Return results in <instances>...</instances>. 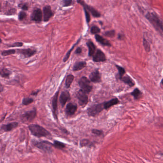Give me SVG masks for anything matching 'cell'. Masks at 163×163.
<instances>
[{"label":"cell","instance_id":"7c38bea8","mask_svg":"<svg viewBox=\"0 0 163 163\" xmlns=\"http://www.w3.org/2000/svg\"><path fill=\"white\" fill-rule=\"evenodd\" d=\"M77 104L74 103H69L67 105L66 108V114L68 116H71L74 114L77 111Z\"/></svg>","mask_w":163,"mask_h":163},{"label":"cell","instance_id":"9a60e30c","mask_svg":"<svg viewBox=\"0 0 163 163\" xmlns=\"http://www.w3.org/2000/svg\"><path fill=\"white\" fill-rule=\"evenodd\" d=\"M70 98V94L67 90L62 91L59 98V102H61L62 107H63L66 103L67 102L69 101Z\"/></svg>","mask_w":163,"mask_h":163},{"label":"cell","instance_id":"f1b7e54d","mask_svg":"<svg viewBox=\"0 0 163 163\" xmlns=\"http://www.w3.org/2000/svg\"><path fill=\"white\" fill-rule=\"evenodd\" d=\"M16 50L14 49H10L8 50H4L1 53V55L3 56H7L13 55L16 53Z\"/></svg>","mask_w":163,"mask_h":163},{"label":"cell","instance_id":"7bdbcfd3","mask_svg":"<svg viewBox=\"0 0 163 163\" xmlns=\"http://www.w3.org/2000/svg\"><path fill=\"white\" fill-rule=\"evenodd\" d=\"M161 83L163 85V79H162V82H161Z\"/></svg>","mask_w":163,"mask_h":163},{"label":"cell","instance_id":"30bf717a","mask_svg":"<svg viewBox=\"0 0 163 163\" xmlns=\"http://www.w3.org/2000/svg\"><path fill=\"white\" fill-rule=\"evenodd\" d=\"M58 94L59 91L56 92V94H55L53 98L52 102V111H53V114L54 117V119L57 120L58 119V116H57V107H58Z\"/></svg>","mask_w":163,"mask_h":163},{"label":"cell","instance_id":"b9f144b4","mask_svg":"<svg viewBox=\"0 0 163 163\" xmlns=\"http://www.w3.org/2000/svg\"><path fill=\"white\" fill-rule=\"evenodd\" d=\"M39 90H37V91H33V92L31 93V94L32 95H37V94H38V92H39Z\"/></svg>","mask_w":163,"mask_h":163},{"label":"cell","instance_id":"7402d4cb","mask_svg":"<svg viewBox=\"0 0 163 163\" xmlns=\"http://www.w3.org/2000/svg\"><path fill=\"white\" fill-rule=\"evenodd\" d=\"M121 79L123 82L127 84L128 85H129L130 87L134 86V85H135V82H134V81L129 76L123 77Z\"/></svg>","mask_w":163,"mask_h":163},{"label":"cell","instance_id":"44dd1931","mask_svg":"<svg viewBox=\"0 0 163 163\" xmlns=\"http://www.w3.org/2000/svg\"><path fill=\"white\" fill-rule=\"evenodd\" d=\"M119 102V99L117 98L113 99L108 102H105L103 103L104 109L107 110V109H109L112 106L118 104Z\"/></svg>","mask_w":163,"mask_h":163},{"label":"cell","instance_id":"8fae6325","mask_svg":"<svg viewBox=\"0 0 163 163\" xmlns=\"http://www.w3.org/2000/svg\"><path fill=\"white\" fill-rule=\"evenodd\" d=\"M106 61V58L104 53L101 51V50H98L96 53L94 55L93 61L95 62H104Z\"/></svg>","mask_w":163,"mask_h":163},{"label":"cell","instance_id":"ba28073f","mask_svg":"<svg viewBox=\"0 0 163 163\" xmlns=\"http://www.w3.org/2000/svg\"><path fill=\"white\" fill-rule=\"evenodd\" d=\"M77 1L79 4L82 5V6L86 7L87 9V11L91 13L93 16L94 17H99L101 16V14L99 12H98L96 9H95L93 7H91L89 5L86 4L84 1H83L82 0H78Z\"/></svg>","mask_w":163,"mask_h":163},{"label":"cell","instance_id":"7a4b0ae2","mask_svg":"<svg viewBox=\"0 0 163 163\" xmlns=\"http://www.w3.org/2000/svg\"><path fill=\"white\" fill-rule=\"evenodd\" d=\"M28 128L32 135L38 138L46 137L50 135L46 129L37 124H31L29 126Z\"/></svg>","mask_w":163,"mask_h":163},{"label":"cell","instance_id":"d590c367","mask_svg":"<svg viewBox=\"0 0 163 163\" xmlns=\"http://www.w3.org/2000/svg\"><path fill=\"white\" fill-rule=\"evenodd\" d=\"M26 13L24 12V11H21V12H20V13H19L18 19H19V20L22 21L26 18Z\"/></svg>","mask_w":163,"mask_h":163},{"label":"cell","instance_id":"836d02e7","mask_svg":"<svg viewBox=\"0 0 163 163\" xmlns=\"http://www.w3.org/2000/svg\"><path fill=\"white\" fill-rule=\"evenodd\" d=\"M83 7V8H84V12H85V18L86 19V22H87V24H89L90 22V13H89L87 10V9L84 6Z\"/></svg>","mask_w":163,"mask_h":163},{"label":"cell","instance_id":"d6a6232c","mask_svg":"<svg viewBox=\"0 0 163 163\" xmlns=\"http://www.w3.org/2000/svg\"><path fill=\"white\" fill-rule=\"evenodd\" d=\"M101 30L97 26H93L90 29V32L92 34H96L99 33Z\"/></svg>","mask_w":163,"mask_h":163},{"label":"cell","instance_id":"f35d334b","mask_svg":"<svg viewBox=\"0 0 163 163\" xmlns=\"http://www.w3.org/2000/svg\"><path fill=\"white\" fill-rule=\"evenodd\" d=\"M22 45H23V44L22 43L16 42L12 45H8V46L9 47H20V46H22Z\"/></svg>","mask_w":163,"mask_h":163},{"label":"cell","instance_id":"3957f363","mask_svg":"<svg viewBox=\"0 0 163 163\" xmlns=\"http://www.w3.org/2000/svg\"><path fill=\"white\" fill-rule=\"evenodd\" d=\"M34 144L35 147L41 149L45 152H51L52 151V147H53V144L46 141H34Z\"/></svg>","mask_w":163,"mask_h":163},{"label":"cell","instance_id":"4dcf8cb0","mask_svg":"<svg viewBox=\"0 0 163 163\" xmlns=\"http://www.w3.org/2000/svg\"><path fill=\"white\" fill-rule=\"evenodd\" d=\"M34 99L30 98H25L22 99V104L24 106H27L33 102Z\"/></svg>","mask_w":163,"mask_h":163},{"label":"cell","instance_id":"ffe728a7","mask_svg":"<svg viewBox=\"0 0 163 163\" xmlns=\"http://www.w3.org/2000/svg\"><path fill=\"white\" fill-rule=\"evenodd\" d=\"M87 63L85 61L77 62L74 65L73 70L74 71H78L84 69L86 67Z\"/></svg>","mask_w":163,"mask_h":163},{"label":"cell","instance_id":"4fadbf2b","mask_svg":"<svg viewBox=\"0 0 163 163\" xmlns=\"http://www.w3.org/2000/svg\"><path fill=\"white\" fill-rule=\"evenodd\" d=\"M53 16V13L51 10V7L49 5L46 6L43 8V17L45 22H48Z\"/></svg>","mask_w":163,"mask_h":163},{"label":"cell","instance_id":"52a82bcc","mask_svg":"<svg viewBox=\"0 0 163 163\" xmlns=\"http://www.w3.org/2000/svg\"><path fill=\"white\" fill-rule=\"evenodd\" d=\"M37 116V110L33 109L32 111H27L21 116L22 120L26 122H31Z\"/></svg>","mask_w":163,"mask_h":163},{"label":"cell","instance_id":"ac0fdd59","mask_svg":"<svg viewBox=\"0 0 163 163\" xmlns=\"http://www.w3.org/2000/svg\"><path fill=\"white\" fill-rule=\"evenodd\" d=\"M87 47L89 49V57L93 56L95 54V52L96 51V47L95 46L93 43L91 41H89L87 43Z\"/></svg>","mask_w":163,"mask_h":163},{"label":"cell","instance_id":"277c9868","mask_svg":"<svg viewBox=\"0 0 163 163\" xmlns=\"http://www.w3.org/2000/svg\"><path fill=\"white\" fill-rule=\"evenodd\" d=\"M79 85L81 89L87 94L89 93L92 90V86L90 80L86 77H82L79 79Z\"/></svg>","mask_w":163,"mask_h":163},{"label":"cell","instance_id":"5bb4252c","mask_svg":"<svg viewBox=\"0 0 163 163\" xmlns=\"http://www.w3.org/2000/svg\"><path fill=\"white\" fill-rule=\"evenodd\" d=\"M17 52L20 54L23 55L25 58H28L34 55L36 53L37 50L30 49H23L17 50Z\"/></svg>","mask_w":163,"mask_h":163},{"label":"cell","instance_id":"cb8c5ba5","mask_svg":"<svg viewBox=\"0 0 163 163\" xmlns=\"http://www.w3.org/2000/svg\"><path fill=\"white\" fill-rule=\"evenodd\" d=\"M81 37L80 38H79V39H78V40L77 41V42L75 43V44H74V45L72 46V47H71V49H70V50H69L68 52H67V54L65 55V57H64V59H63V61L64 62H66L68 60V59H69V58H70V54H71V52H72V50L74 49L75 47V46H76V45H78V44H79V42H80V41H81Z\"/></svg>","mask_w":163,"mask_h":163},{"label":"cell","instance_id":"8992f818","mask_svg":"<svg viewBox=\"0 0 163 163\" xmlns=\"http://www.w3.org/2000/svg\"><path fill=\"white\" fill-rule=\"evenodd\" d=\"M86 92L83 91L82 89L77 92V97L79 100V105L82 106H85L88 103L89 98Z\"/></svg>","mask_w":163,"mask_h":163},{"label":"cell","instance_id":"60d3db41","mask_svg":"<svg viewBox=\"0 0 163 163\" xmlns=\"http://www.w3.org/2000/svg\"><path fill=\"white\" fill-rule=\"evenodd\" d=\"M21 8L23 10H27L28 9V7L27 6V5L25 4H22V6H21Z\"/></svg>","mask_w":163,"mask_h":163},{"label":"cell","instance_id":"83f0119b","mask_svg":"<svg viewBox=\"0 0 163 163\" xmlns=\"http://www.w3.org/2000/svg\"><path fill=\"white\" fill-rule=\"evenodd\" d=\"M92 145L91 142L87 139H83L80 142V146L81 147H90Z\"/></svg>","mask_w":163,"mask_h":163},{"label":"cell","instance_id":"1f68e13d","mask_svg":"<svg viewBox=\"0 0 163 163\" xmlns=\"http://www.w3.org/2000/svg\"><path fill=\"white\" fill-rule=\"evenodd\" d=\"M116 67L118 70L119 76L120 79H121L123 77V75L125 73V70L124 68H123L122 67L119 66L118 65H116Z\"/></svg>","mask_w":163,"mask_h":163},{"label":"cell","instance_id":"9c48e42d","mask_svg":"<svg viewBox=\"0 0 163 163\" xmlns=\"http://www.w3.org/2000/svg\"><path fill=\"white\" fill-rule=\"evenodd\" d=\"M42 16L41 10L40 9L37 8L34 10L31 14V18L32 20L39 22L42 20Z\"/></svg>","mask_w":163,"mask_h":163},{"label":"cell","instance_id":"d4e9b609","mask_svg":"<svg viewBox=\"0 0 163 163\" xmlns=\"http://www.w3.org/2000/svg\"><path fill=\"white\" fill-rule=\"evenodd\" d=\"M11 74V72L9 71L8 70L5 69V68L1 69V76L2 78L6 79L9 78Z\"/></svg>","mask_w":163,"mask_h":163},{"label":"cell","instance_id":"f546056e","mask_svg":"<svg viewBox=\"0 0 163 163\" xmlns=\"http://www.w3.org/2000/svg\"><path fill=\"white\" fill-rule=\"evenodd\" d=\"M143 45L144 46V49L147 52H149L150 50V45L149 43L148 42L147 39H145V37L143 38Z\"/></svg>","mask_w":163,"mask_h":163},{"label":"cell","instance_id":"603a6c76","mask_svg":"<svg viewBox=\"0 0 163 163\" xmlns=\"http://www.w3.org/2000/svg\"><path fill=\"white\" fill-rule=\"evenodd\" d=\"M74 79V76L73 75H69L67 76L66 80V83H65V86L67 89H69L72 84V82H73Z\"/></svg>","mask_w":163,"mask_h":163},{"label":"cell","instance_id":"e575fe53","mask_svg":"<svg viewBox=\"0 0 163 163\" xmlns=\"http://www.w3.org/2000/svg\"><path fill=\"white\" fill-rule=\"evenodd\" d=\"M72 0H63L62 1L63 6L68 7L72 4Z\"/></svg>","mask_w":163,"mask_h":163},{"label":"cell","instance_id":"5b68a950","mask_svg":"<svg viewBox=\"0 0 163 163\" xmlns=\"http://www.w3.org/2000/svg\"><path fill=\"white\" fill-rule=\"evenodd\" d=\"M103 109H104L103 103L92 105L87 109V114L89 115V116L95 117L99 114Z\"/></svg>","mask_w":163,"mask_h":163},{"label":"cell","instance_id":"8d00e7d4","mask_svg":"<svg viewBox=\"0 0 163 163\" xmlns=\"http://www.w3.org/2000/svg\"><path fill=\"white\" fill-rule=\"evenodd\" d=\"M105 36L106 37H114L115 35V31L114 30L111 31H107L105 33Z\"/></svg>","mask_w":163,"mask_h":163},{"label":"cell","instance_id":"4316f807","mask_svg":"<svg viewBox=\"0 0 163 163\" xmlns=\"http://www.w3.org/2000/svg\"><path fill=\"white\" fill-rule=\"evenodd\" d=\"M131 94L132 95L134 96V98L135 99H138L141 97V95H142V93L138 89L136 88V89L134 90V91L132 92Z\"/></svg>","mask_w":163,"mask_h":163},{"label":"cell","instance_id":"e0dca14e","mask_svg":"<svg viewBox=\"0 0 163 163\" xmlns=\"http://www.w3.org/2000/svg\"><path fill=\"white\" fill-rule=\"evenodd\" d=\"M90 81L93 83H99L101 82V76L98 70H95L90 74Z\"/></svg>","mask_w":163,"mask_h":163},{"label":"cell","instance_id":"484cf974","mask_svg":"<svg viewBox=\"0 0 163 163\" xmlns=\"http://www.w3.org/2000/svg\"><path fill=\"white\" fill-rule=\"evenodd\" d=\"M65 146H66V145H65V144L59 142V141H55L54 142L53 147L56 148L57 149L61 150V149H63L65 147Z\"/></svg>","mask_w":163,"mask_h":163},{"label":"cell","instance_id":"ab89813d","mask_svg":"<svg viewBox=\"0 0 163 163\" xmlns=\"http://www.w3.org/2000/svg\"><path fill=\"white\" fill-rule=\"evenodd\" d=\"M82 48H81V47H78V48H77V49H76L75 53L77 54H79L82 53Z\"/></svg>","mask_w":163,"mask_h":163},{"label":"cell","instance_id":"6da1fadb","mask_svg":"<svg viewBox=\"0 0 163 163\" xmlns=\"http://www.w3.org/2000/svg\"><path fill=\"white\" fill-rule=\"evenodd\" d=\"M146 17L156 29L160 33L163 34V20L155 13H148Z\"/></svg>","mask_w":163,"mask_h":163},{"label":"cell","instance_id":"74e56055","mask_svg":"<svg viewBox=\"0 0 163 163\" xmlns=\"http://www.w3.org/2000/svg\"><path fill=\"white\" fill-rule=\"evenodd\" d=\"M92 132L94 135H97L98 136H100L102 135L103 132L101 130H98V129H93L92 130Z\"/></svg>","mask_w":163,"mask_h":163},{"label":"cell","instance_id":"2e32d148","mask_svg":"<svg viewBox=\"0 0 163 163\" xmlns=\"http://www.w3.org/2000/svg\"><path fill=\"white\" fill-rule=\"evenodd\" d=\"M18 126V123L17 122H13V123H9L8 124H3L1 125V130H2L4 132L11 131L13 129H16V128Z\"/></svg>","mask_w":163,"mask_h":163},{"label":"cell","instance_id":"d6986e66","mask_svg":"<svg viewBox=\"0 0 163 163\" xmlns=\"http://www.w3.org/2000/svg\"><path fill=\"white\" fill-rule=\"evenodd\" d=\"M95 38L96 41L100 44H102L104 46H111V44L107 40L103 38L102 36H99V34H96L95 36Z\"/></svg>","mask_w":163,"mask_h":163}]
</instances>
